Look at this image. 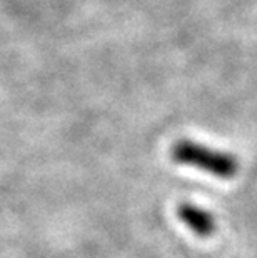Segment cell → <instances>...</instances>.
<instances>
[{
	"mask_svg": "<svg viewBox=\"0 0 257 258\" xmlns=\"http://www.w3.org/2000/svg\"><path fill=\"white\" fill-rule=\"evenodd\" d=\"M171 157L176 163L189 165L217 178H232L239 170L237 158L229 152L214 150L194 140H177L171 148Z\"/></svg>",
	"mask_w": 257,
	"mask_h": 258,
	"instance_id": "1",
	"label": "cell"
},
{
	"mask_svg": "<svg viewBox=\"0 0 257 258\" xmlns=\"http://www.w3.org/2000/svg\"><path fill=\"white\" fill-rule=\"evenodd\" d=\"M179 218L199 237H211L216 230V220L209 212L194 203H180L177 208Z\"/></svg>",
	"mask_w": 257,
	"mask_h": 258,
	"instance_id": "2",
	"label": "cell"
}]
</instances>
